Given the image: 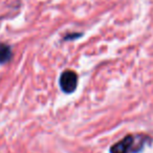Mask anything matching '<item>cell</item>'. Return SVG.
Segmentation results:
<instances>
[{"instance_id":"1","label":"cell","mask_w":153,"mask_h":153,"mask_svg":"<svg viewBox=\"0 0 153 153\" xmlns=\"http://www.w3.org/2000/svg\"><path fill=\"white\" fill-rule=\"evenodd\" d=\"M148 140V136L143 134H129L115 143L110 148V153H138Z\"/></svg>"},{"instance_id":"2","label":"cell","mask_w":153,"mask_h":153,"mask_svg":"<svg viewBox=\"0 0 153 153\" xmlns=\"http://www.w3.org/2000/svg\"><path fill=\"white\" fill-rule=\"evenodd\" d=\"M78 86V74L74 70H65L60 76V87L65 94H72Z\"/></svg>"},{"instance_id":"3","label":"cell","mask_w":153,"mask_h":153,"mask_svg":"<svg viewBox=\"0 0 153 153\" xmlns=\"http://www.w3.org/2000/svg\"><path fill=\"white\" fill-rule=\"evenodd\" d=\"M12 48L10 45L5 43L0 44V64H5L11 60L12 58Z\"/></svg>"},{"instance_id":"4","label":"cell","mask_w":153,"mask_h":153,"mask_svg":"<svg viewBox=\"0 0 153 153\" xmlns=\"http://www.w3.org/2000/svg\"><path fill=\"white\" fill-rule=\"evenodd\" d=\"M82 35L81 34H68L67 36L64 37V40H71V39H76L81 37Z\"/></svg>"}]
</instances>
